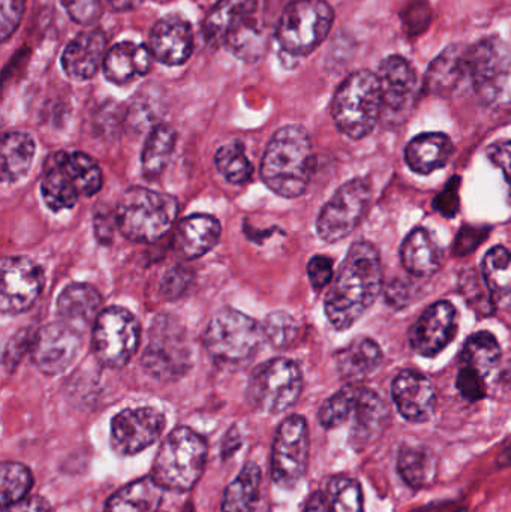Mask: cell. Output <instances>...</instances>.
Returning <instances> with one entry per match:
<instances>
[{
	"instance_id": "6da1fadb",
	"label": "cell",
	"mask_w": 511,
	"mask_h": 512,
	"mask_svg": "<svg viewBox=\"0 0 511 512\" xmlns=\"http://www.w3.org/2000/svg\"><path fill=\"white\" fill-rule=\"evenodd\" d=\"M383 286L377 249L368 242L351 246L324 300L327 319L335 330H347L375 303Z\"/></svg>"
},
{
	"instance_id": "7a4b0ae2",
	"label": "cell",
	"mask_w": 511,
	"mask_h": 512,
	"mask_svg": "<svg viewBox=\"0 0 511 512\" xmlns=\"http://www.w3.org/2000/svg\"><path fill=\"white\" fill-rule=\"evenodd\" d=\"M315 155L308 131L287 125L276 131L261 161V179L279 197L297 198L306 191L314 173Z\"/></svg>"
},
{
	"instance_id": "3957f363",
	"label": "cell",
	"mask_w": 511,
	"mask_h": 512,
	"mask_svg": "<svg viewBox=\"0 0 511 512\" xmlns=\"http://www.w3.org/2000/svg\"><path fill=\"white\" fill-rule=\"evenodd\" d=\"M102 188V171L95 159L81 152H56L42 171L41 194L48 209H72L80 197H93Z\"/></svg>"
},
{
	"instance_id": "277c9868",
	"label": "cell",
	"mask_w": 511,
	"mask_h": 512,
	"mask_svg": "<svg viewBox=\"0 0 511 512\" xmlns=\"http://www.w3.org/2000/svg\"><path fill=\"white\" fill-rule=\"evenodd\" d=\"M179 203L171 195L147 188H131L117 204L116 222L129 242L155 243L173 228Z\"/></svg>"
},
{
	"instance_id": "5b68a950",
	"label": "cell",
	"mask_w": 511,
	"mask_h": 512,
	"mask_svg": "<svg viewBox=\"0 0 511 512\" xmlns=\"http://www.w3.org/2000/svg\"><path fill=\"white\" fill-rule=\"evenodd\" d=\"M206 462V439L189 427H176L159 447L152 477L162 489L189 492L200 481Z\"/></svg>"
},
{
	"instance_id": "8992f818",
	"label": "cell",
	"mask_w": 511,
	"mask_h": 512,
	"mask_svg": "<svg viewBox=\"0 0 511 512\" xmlns=\"http://www.w3.org/2000/svg\"><path fill=\"white\" fill-rule=\"evenodd\" d=\"M383 113L380 81L374 72H354L336 90L332 116L342 134L351 140L368 137Z\"/></svg>"
},
{
	"instance_id": "52a82bcc",
	"label": "cell",
	"mask_w": 511,
	"mask_h": 512,
	"mask_svg": "<svg viewBox=\"0 0 511 512\" xmlns=\"http://www.w3.org/2000/svg\"><path fill=\"white\" fill-rule=\"evenodd\" d=\"M263 337V327L255 319L227 307L210 319L204 346L216 366L242 369L257 354Z\"/></svg>"
},
{
	"instance_id": "ba28073f",
	"label": "cell",
	"mask_w": 511,
	"mask_h": 512,
	"mask_svg": "<svg viewBox=\"0 0 511 512\" xmlns=\"http://www.w3.org/2000/svg\"><path fill=\"white\" fill-rule=\"evenodd\" d=\"M141 364L147 375L161 382L177 381L189 372L192 348L179 316L161 313L153 319Z\"/></svg>"
},
{
	"instance_id": "9c48e42d",
	"label": "cell",
	"mask_w": 511,
	"mask_h": 512,
	"mask_svg": "<svg viewBox=\"0 0 511 512\" xmlns=\"http://www.w3.org/2000/svg\"><path fill=\"white\" fill-rule=\"evenodd\" d=\"M333 20L335 12L326 0H296L279 14L276 39L290 56H308L327 38Z\"/></svg>"
},
{
	"instance_id": "30bf717a",
	"label": "cell",
	"mask_w": 511,
	"mask_h": 512,
	"mask_svg": "<svg viewBox=\"0 0 511 512\" xmlns=\"http://www.w3.org/2000/svg\"><path fill=\"white\" fill-rule=\"evenodd\" d=\"M302 370L296 361L273 358L258 366L248 385V400L264 414H282L296 405L302 394Z\"/></svg>"
},
{
	"instance_id": "8fae6325",
	"label": "cell",
	"mask_w": 511,
	"mask_h": 512,
	"mask_svg": "<svg viewBox=\"0 0 511 512\" xmlns=\"http://www.w3.org/2000/svg\"><path fill=\"white\" fill-rule=\"evenodd\" d=\"M141 342V327L125 307L102 310L93 324V354L108 369H122L134 357Z\"/></svg>"
},
{
	"instance_id": "7c38bea8",
	"label": "cell",
	"mask_w": 511,
	"mask_h": 512,
	"mask_svg": "<svg viewBox=\"0 0 511 512\" xmlns=\"http://www.w3.org/2000/svg\"><path fill=\"white\" fill-rule=\"evenodd\" d=\"M371 188L362 179L350 180L323 207L317 233L327 243L341 242L362 224L371 206Z\"/></svg>"
},
{
	"instance_id": "4fadbf2b",
	"label": "cell",
	"mask_w": 511,
	"mask_h": 512,
	"mask_svg": "<svg viewBox=\"0 0 511 512\" xmlns=\"http://www.w3.org/2000/svg\"><path fill=\"white\" fill-rule=\"evenodd\" d=\"M309 465V430L302 415H291L276 430L272 451L273 483L293 489L305 477Z\"/></svg>"
},
{
	"instance_id": "5bb4252c",
	"label": "cell",
	"mask_w": 511,
	"mask_h": 512,
	"mask_svg": "<svg viewBox=\"0 0 511 512\" xmlns=\"http://www.w3.org/2000/svg\"><path fill=\"white\" fill-rule=\"evenodd\" d=\"M510 72L511 50L503 39L491 36L468 48V80L483 101H494L503 92Z\"/></svg>"
},
{
	"instance_id": "9a60e30c",
	"label": "cell",
	"mask_w": 511,
	"mask_h": 512,
	"mask_svg": "<svg viewBox=\"0 0 511 512\" xmlns=\"http://www.w3.org/2000/svg\"><path fill=\"white\" fill-rule=\"evenodd\" d=\"M165 424V415L152 406L123 409L111 420V448L117 456H137L161 438Z\"/></svg>"
},
{
	"instance_id": "2e32d148",
	"label": "cell",
	"mask_w": 511,
	"mask_h": 512,
	"mask_svg": "<svg viewBox=\"0 0 511 512\" xmlns=\"http://www.w3.org/2000/svg\"><path fill=\"white\" fill-rule=\"evenodd\" d=\"M42 268L26 256H6L2 261L0 310L3 315H18L32 309L44 289Z\"/></svg>"
},
{
	"instance_id": "e0dca14e",
	"label": "cell",
	"mask_w": 511,
	"mask_h": 512,
	"mask_svg": "<svg viewBox=\"0 0 511 512\" xmlns=\"http://www.w3.org/2000/svg\"><path fill=\"white\" fill-rule=\"evenodd\" d=\"M80 351V331L65 322H53L36 333L32 360L39 372L47 376H57L71 367Z\"/></svg>"
},
{
	"instance_id": "ac0fdd59",
	"label": "cell",
	"mask_w": 511,
	"mask_h": 512,
	"mask_svg": "<svg viewBox=\"0 0 511 512\" xmlns=\"http://www.w3.org/2000/svg\"><path fill=\"white\" fill-rule=\"evenodd\" d=\"M458 310L449 301L432 304L411 330V346L422 357H435L447 348L458 333Z\"/></svg>"
},
{
	"instance_id": "d6986e66",
	"label": "cell",
	"mask_w": 511,
	"mask_h": 512,
	"mask_svg": "<svg viewBox=\"0 0 511 512\" xmlns=\"http://www.w3.org/2000/svg\"><path fill=\"white\" fill-rule=\"evenodd\" d=\"M390 412L386 402L369 388L353 385L347 423L351 427V444L363 450L383 436L389 426Z\"/></svg>"
},
{
	"instance_id": "ffe728a7",
	"label": "cell",
	"mask_w": 511,
	"mask_h": 512,
	"mask_svg": "<svg viewBox=\"0 0 511 512\" xmlns=\"http://www.w3.org/2000/svg\"><path fill=\"white\" fill-rule=\"evenodd\" d=\"M392 396L402 417L411 423H426L437 408L434 384L416 370H404L396 376Z\"/></svg>"
},
{
	"instance_id": "44dd1931",
	"label": "cell",
	"mask_w": 511,
	"mask_h": 512,
	"mask_svg": "<svg viewBox=\"0 0 511 512\" xmlns=\"http://www.w3.org/2000/svg\"><path fill=\"white\" fill-rule=\"evenodd\" d=\"M150 51L162 65L180 66L194 51L191 24L179 15L161 18L150 33Z\"/></svg>"
},
{
	"instance_id": "7402d4cb",
	"label": "cell",
	"mask_w": 511,
	"mask_h": 512,
	"mask_svg": "<svg viewBox=\"0 0 511 512\" xmlns=\"http://www.w3.org/2000/svg\"><path fill=\"white\" fill-rule=\"evenodd\" d=\"M107 38L99 29L86 30L78 33L63 50V71L74 81L92 80L98 74L99 68L104 66L107 56Z\"/></svg>"
},
{
	"instance_id": "603a6c76",
	"label": "cell",
	"mask_w": 511,
	"mask_h": 512,
	"mask_svg": "<svg viewBox=\"0 0 511 512\" xmlns=\"http://www.w3.org/2000/svg\"><path fill=\"white\" fill-rule=\"evenodd\" d=\"M380 81L383 110L404 113L414 101L417 75L411 63L401 56L386 57L377 72Z\"/></svg>"
},
{
	"instance_id": "cb8c5ba5",
	"label": "cell",
	"mask_w": 511,
	"mask_h": 512,
	"mask_svg": "<svg viewBox=\"0 0 511 512\" xmlns=\"http://www.w3.org/2000/svg\"><path fill=\"white\" fill-rule=\"evenodd\" d=\"M153 59L155 57L147 45L134 44L131 41L117 42L108 50L102 69L110 83L123 86L146 75Z\"/></svg>"
},
{
	"instance_id": "d4e9b609",
	"label": "cell",
	"mask_w": 511,
	"mask_h": 512,
	"mask_svg": "<svg viewBox=\"0 0 511 512\" xmlns=\"http://www.w3.org/2000/svg\"><path fill=\"white\" fill-rule=\"evenodd\" d=\"M101 306L102 297L98 289L87 283H71L57 298L60 321L71 325L81 334L90 324H95L102 312Z\"/></svg>"
},
{
	"instance_id": "484cf974",
	"label": "cell",
	"mask_w": 511,
	"mask_h": 512,
	"mask_svg": "<svg viewBox=\"0 0 511 512\" xmlns=\"http://www.w3.org/2000/svg\"><path fill=\"white\" fill-rule=\"evenodd\" d=\"M221 233V224L213 216H188L177 227L174 248L183 258L197 259L209 254L218 245Z\"/></svg>"
},
{
	"instance_id": "4316f807",
	"label": "cell",
	"mask_w": 511,
	"mask_h": 512,
	"mask_svg": "<svg viewBox=\"0 0 511 512\" xmlns=\"http://www.w3.org/2000/svg\"><path fill=\"white\" fill-rule=\"evenodd\" d=\"M257 8L258 0H219L204 18L203 35L207 44L212 47L224 44L228 33L254 17Z\"/></svg>"
},
{
	"instance_id": "83f0119b",
	"label": "cell",
	"mask_w": 511,
	"mask_h": 512,
	"mask_svg": "<svg viewBox=\"0 0 511 512\" xmlns=\"http://www.w3.org/2000/svg\"><path fill=\"white\" fill-rule=\"evenodd\" d=\"M339 375L348 382H359L377 372L383 363L380 346L369 337H356L335 357Z\"/></svg>"
},
{
	"instance_id": "f1b7e54d",
	"label": "cell",
	"mask_w": 511,
	"mask_h": 512,
	"mask_svg": "<svg viewBox=\"0 0 511 512\" xmlns=\"http://www.w3.org/2000/svg\"><path fill=\"white\" fill-rule=\"evenodd\" d=\"M401 261L405 270L413 276L428 277L440 270L443 252L428 230L416 228L402 243Z\"/></svg>"
},
{
	"instance_id": "f546056e",
	"label": "cell",
	"mask_w": 511,
	"mask_h": 512,
	"mask_svg": "<svg viewBox=\"0 0 511 512\" xmlns=\"http://www.w3.org/2000/svg\"><path fill=\"white\" fill-rule=\"evenodd\" d=\"M452 153V140L446 134L429 132L417 135L408 143L405 161L416 173L431 174L446 167Z\"/></svg>"
},
{
	"instance_id": "4dcf8cb0",
	"label": "cell",
	"mask_w": 511,
	"mask_h": 512,
	"mask_svg": "<svg viewBox=\"0 0 511 512\" xmlns=\"http://www.w3.org/2000/svg\"><path fill=\"white\" fill-rule=\"evenodd\" d=\"M468 48L461 45H450L429 66L426 74V87L429 92L452 93L459 84L468 80L467 75Z\"/></svg>"
},
{
	"instance_id": "1f68e13d",
	"label": "cell",
	"mask_w": 511,
	"mask_h": 512,
	"mask_svg": "<svg viewBox=\"0 0 511 512\" xmlns=\"http://www.w3.org/2000/svg\"><path fill=\"white\" fill-rule=\"evenodd\" d=\"M164 492L153 477L140 478L117 490L105 504L104 512H158Z\"/></svg>"
},
{
	"instance_id": "d6a6232c",
	"label": "cell",
	"mask_w": 511,
	"mask_h": 512,
	"mask_svg": "<svg viewBox=\"0 0 511 512\" xmlns=\"http://www.w3.org/2000/svg\"><path fill=\"white\" fill-rule=\"evenodd\" d=\"M33 138L24 132H8L3 135L0 149V177L5 185L20 182L27 176L35 158Z\"/></svg>"
},
{
	"instance_id": "836d02e7",
	"label": "cell",
	"mask_w": 511,
	"mask_h": 512,
	"mask_svg": "<svg viewBox=\"0 0 511 512\" xmlns=\"http://www.w3.org/2000/svg\"><path fill=\"white\" fill-rule=\"evenodd\" d=\"M398 469L402 480L411 489L422 490L437 480L438 459L425 445H405L399 451Z\"/></svg>"
},
{
	"instance_id": "e575fe53",
	"label": "cell",
	"mask_w": 511,
	"mask_h": 512,
	"mask_svg": "<svg viewBox=\"0 0 511 512\" xmlns=\"http://www.w3.org/2000/svg\"><path fill=\"white\" fill-rule=\"evenodd\" d=\"M261 469L257 463L249 462L243 466L236 480L225 489L222 498L224 512H252L260 498Z\"/></svg>"
},
{
	"instance_id": "d590c367",
	"label": "cell",
	"mask_w": 511,
	"mask_h": 512,
	"mask_svg": "<svg viewBox=\"0 0 511 512\" xmlns=\"http://www.w3.org/2000/svg\"><path fill=\"white\" fill-rule=\"evenodd\" d=\"M177 134L171 126L159 125L150 132L141 153V170L146 179H156L170 162L176 147Z\"/></svg>"
},
{
	"instance_id": "8d00e7d4",
	"label": "cell",
	"mask_w": 511,
	"mask_h": 512,
	"mask_svg": "<svg viewBox=\"0 0 511 512\" xmlns=\"http://www.w3.org/2000/svg\"><path fill=\"white\" fill-rule=\"evenodd\" d=\"M501 358V348L494 334L480 331L468 337L461 354V364L488 376Z\"/></svg>"
},
{
	"instance_id": "74e56055",
	"label": "cell",
	"mask_w": 511,
	"mask_h": 512,
	"mask_svg": "<svg viewBox=\"0 0 511 512\" xmlns=\"http://www.w3.org/2000/svg\"><path fill=\"white\" fill-rule=\"evenodd\" d=\"M225 47L237 59L243 62H257L264 53V36L258 27L255 17L248 18L228 33L224 41Z\"/></svg>"
},
{
	"instance_id": "f35d334b",
	"label": "cell",
	"mask_w": 511,
	"mask_h": 512,
	"mask_svg": "<svg viewBox=\"0 0 511 512\" xmlns=\"http://www.w3.org/2000/svg\"><path fill=\"white\" fill-rule=\"evenodd\" d=\"M32 472L26 465L17 462H3L0 466V502L2 508L11 507L24 501L32 490Z\"/></svg>"
},
{
	"instance_id": "ab89813d",
	"label": "cell",
	"mask_w": 511,
	"mask_h": 512,
	"mask_svg": "<svg viewBox=\"0 0 511 512\" xmlns=\"http://www.w3.org/2000/svg\"><path fill=\"white\" fill-rule=\"evenodd\" d=\"M215 164L219 173L231 185H245L254 174V165L245 153V146L240 141L225 144L216 152Z\"/></svg>"
},
{
	"instance_id": "60d3db41",
	"label": "cell",
	"mask_w": 511,
	"mask_h": 512,
	"mask_svg": "<svg viewBox=\"0 0 511 512\" xmlns=\"http://www.w3.org/2000/svg\"><path fill=\"white\" fill-rule=\"evenodd\" d=\"M483 279L494 297L511 294V254L503 246L492 248L483 258Z\"/></svg>"
},
{
	"instance_id": "b9f144b4",
	"label": "cell",
	"mask_w": 511,
	"mask_h": 512,
	"mask_svg": "<svg viewBox=\"0 0 511 512\" xmlns=\"http://www.w3.org/2000/svg\"><path fill=\"white\" fill-rule=\"evenodd\" d=\"M326 496L332 512H363L362 486L356 478L336 475L327 484Z\"/></svg>"
},
{
	"instance_id": "7bdbcfd3",
	"label": "cell",
	"mask_w": 511,
	"mask_h": 512,
	"mask_svg": "<svg viewBox=\"0 0 511 512\" xmlns=\"http://www.w3.org/2000/svg\"><path fill=\"white\" fill-rule=\"evenodd\" d=\"M461 294L474 312L482 316L491 315L494 312V294L486 285L485 279L474 270H467L461 274L459 280Z\"/></svg>"
},
{
	"instance_id": "ee69618b",
	"label": "cell",
	"mask_w": 511,
	"mask_h": 512,
	"mask_svg": "<svg viewBox=\"0 0 511 512\" xmlns=\"http://www.w3.org/2000/svg\"><path fill=\"white\" fill-rule=\"evenodd\" d=\"M264 337L275 348H287L299 334V324L287 312H272L263 324Z\"/></svg>"
},
{
	"instance_id": "f6af8a7d",
	"label": "cell",
	"mask_w": 511,
	"mask_h": 512,
	"mask_svg": "<svg viewBox=\"0 0 511 512\" xmlns=\"http://www.w3.org/2000/svg\"><path fill=\"white\" fill-rule=\"evenodd\" d=\"M351 393H353V385H348L323 403L318 412V421L324 429H336L347 423L351 408Z\"/></svg>"
},
{
	"instance_id": "bcb514c9",
	"label": "cell",
	"mask_w": 511,
	"mask_h": 512,
	"mask_svg": "<svg viewBox=\"0 0 511 512\" xmlns=\"http://www.w3.org/2000/svg\"><path fill=\"white\" fill-rule=\"evenodd\" d=\"M62 5L69 18L83 26L98 21L104 11V0H62Z\"/></svg>"
},
{
	"instance_id": "7dc6e473",
	"label": "cell",
	"mask_w": 511,
	"mask_h": 512,
	"mask_svg": "<svg viewBox=\"0 0 511 512\" xmlns=\"http://www.w3.org/2000/svg\"><path fill=\"white\" fill-rule=\"evenodd\" d=\"M26 0H0V38L8 41L23 20Z\"/></svg>"
},
{
	"instance_id": "c3c4849f",
	"label": "cell",
	"mask_w": 511,
	"mask_h": 512,
	"mask_svg": "<svg viewBox=\"0 0 511 512\" xmlns=\"http://www.w3.org/2000/svg\"><path fill=\"white\" fill-rule=\"evenodd\" d=\"M456 387H458L459 393L470 402L485 399V376L477 370L471 369V367H461L458 379H456Z\"/></svg>"
},
{
	"instance_id": "681fc988",
	"label": "cell",
	"mask_w": 511,
	"mask_h": 512,
	"mask_svg": "<svg viewBox=\"0 0 511 512\" xmlns=\"http://www.w3.org/2000/svg\"><path fill=\"white\" fill-rule=\"evenodd\" d=\"M192 282V273L183 265L171 268L165 273L161 282V292L168 300H176L180 295L185 294Z\"/></svg>"
},
{
	"instance_id": "f907efd6",
	"label": "cell",
	"mask_w": 511,
	"mask_h": 512,
	"mask_svg": "<svg viewBox=\"0 0 511 512\" xmlns=\"http://www.w3.org/2000/svg\"><path fill=\"white\" fill-rule=\"evenodd\" d=\"M459 188H461V179L453 177L452 180H449L443 192H440V195H437V198H435V210L440 212L444 218H455L458 215L459 206H461Z\"/></svg>"
},
{
	"instance_id": "816d5d0a",
	"label": "cell",
	"mask_w": 511,
	"mask_h": 512,
	"mask_svg": "<svg viewBox=\"0 0 511 512\" xmlns=\"http://www.w3.org/2000/svg\"><path fill=\"white\" fill-rule=\"evenodd\" d=\"M308 276L315 289H323L333 279V261L327 256L317 255L308 262Z\"/></svg>"
},
{
	"instance_id": "f5cc1de1",
	"label": "cell",
	"mask_w": 511,
	"mask_h": 512,
	"mask_svg": "<svg viewBox=\"0 0 511 512\" xmlns=\"http://www.w3.org/2000/svg\"><path fill=\"white\" fill-rule=\"evenodd\" d=\"M486 156L492 164L503 171L509 186V201L511 203V141H498L486 149Z\"/></svg>"
},
{
	"instance_id": "db71d44e",
	"label": "cell",
	"mask_w": 511,
	"mask_h": 512,
	"mask_svg": "<svg viewBox=\"0 0 511 512\" xmlns=\"http://www.w3.org/2000/svg\"><path fill=\"white\" fill-rule=\"evenodd\" d=\"M405 27L411 35L422 33L431 21V9L426 2H414L404 14Z\"/></svg>"
},
{
	"instance_id": "11a10c76",
	"label": "cell",
	"mask_w": 511,
	"mask_h": 512,
	"mask_svg": "<svg viewBox=\"0 0 511 512\" xmlns=\"http://www.w3.org/2000/svg\"><path fill=\"white\" fill-rule=\"evenodd\" d=\"M486 237H488V231H486L485 228H462L461 233H459L458 239H456L455 243L456 254H471V252L476 251V249L482 245L483 240H485Z\"/></svg>"
},
{
	"instance_id": "9f6ffc18",
	"label": "cell",
	"mask_w": 511,
	"mask_h": 512,
	"mask_svg": "<svg viewBox=\"0 0 511 512\" xmlns=\"http://www.w3.org/2000/svg\"><path fill=\"white\" fill-rule=\"evenodd\" d=\"M386 295L389 306L402 309V307L408 306V301H410V285H408L407 282H402V280H396V282H393L392 285L389 286Z\"/></svg>"
},
{
	"instance_id": "6f0895ef",
	"label": "cell",
	"mask_w": 511,
	"mask_h": 512,
	"mask_svg": "<svg viewBox=\"0 0 511 512\" xmlns=\"http://www.w3.org/2000/svg\"><path fill=\"white\" fill-rule=\"evenodd\" d=\"M2 512H50V504L42 496H32L11 507L2 508Z\"/></svg>"
},
{
	"instance_id": "680465c9",
	"label": "cell",
	"mask_w": 511,
	"mask_h": 512,
	"mask_svg": "<svg viewBox=\"0 0 511 512\" xmlns=\"http://www.w3.org/2000/svg\"><path fill=\"white\" fill-rule=\"evenodd\" d=\"M240 447H242V438H240V433L237 432L236 427H233V429L228 430L224 441H222V457L224 459L233 457Z\"/></svg>"
},
{
	"instance_id": "91938a15",
	"label": "cell",
	"mask_w": 511,
	"mask_h": 512,
	"mask_svg": "<svg viewBox=\"0 0 511 512\" xmlns=\"http://www.w3.org/2000/svg\"><path fill=\"white\" fill-rule=\"evenodd\" d=\"M305 512H332L326 493H312L308 502H306Z\"/></svg>"
},
{
	"instance_id": "94428289",
	"label": "cell",
	"mask_w": 511,
	"mask_h": 512,
	"mask_svg": "<svg viewBox=\"0 0 511 512\" xmlns=\"http://www.w3.org/2000/svg\"><path fill=\"white\" fill-rule=\"evenodd\" d=\"M110 3L111 8L114 11H132V9L138 8L143 5L144 0H107Z\"/></svg>"
},
{
	"instance_id": "6125c7cd",
	"label": "cell",
	"mask_w": 511,
	"mask_h": 512,
	"mask_svg": "<svg viewBox=\"0 0 511 512\" xmlns=\"http://www.w3.org/2000/svg\"><path fill=\"white\" fill-rule=\"evenodd\" d=\"M296 2V0H269L270 5L275 6H282V9L285 8V6L290 5V3Z\"/></svg>"
}]
</instances>
